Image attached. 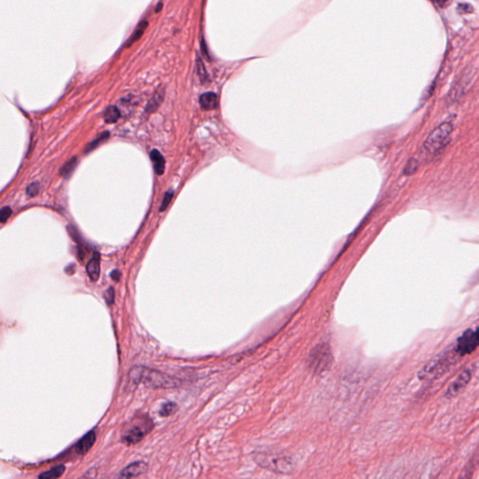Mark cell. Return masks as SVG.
<instances>
[{
    "mask_svg": "<svg viewBox=\"0 0 479 479\" xmlns=\"http://www.w3.org/2000/svg\"><path fill=\"white\" fill-rule=\"evenodd\" d=\"M96 438V437L95 432H88L87 435L79 441L78 444L76 445L77 453L81 455L87 454V452L94 446Z\"/></svg>",
    "mask_w": 479,
    "mask_h": 479,
    "instance_id": "10",
    "label": "cell"
},
{
    "mask_svg": "<svg viewBox=\"0 0 479 479\" xmlns=\"http://www.w3.org/2000/svg\"><path fill=\"white\" fill-rule=\"evenodd\" d=\"M74 272H75V268H74L73 265H71V266L66 268V273H67V274H69V275H73V274H74Z\"/></svg>",
    "mask_w": 479,
    "mask_h": 479,
    "instance_id": "29",
    "label": "cell"
},
{
    "mask_svg": "<svg viewBox=\"0 0 479 479\" xmlns=\"http://www.w3.org/2000/svg\"><path fill=\"white\" fill-rule=\"evenodd\" d=\"M147 427L148 426L145 425H135L124 435L123 442L127 446L139 443L145 436V434L149 432V429H147Z\"/></svg>",
    "mask_w": 479,
    "mask_h": 479,
    "instance_id": "7",
    "label": "cell"
},
{
    "mask_svg": "<svg viewBox=\"0 0 479 479\" xmlns=\"http://www.w3.org/2000/svg\"><path fill=\"white\" fill-rule=\"evenodd\" d=\"M76 165H77V157H72L71 160H69L67 163L64 164L63 167L60 169L59 173L65 178H69L71 173L74 172Z\"/></svg>",
    "mask_w": 479,
    "mask_h": 479,
    "instance_id": "15",
    "label": "cell"
},
{
    "mask_svg": "<svg viewBox=\"0 0 479 479\" xmlns=\"http://www.w3.org/2000/svg\"><path fill=\"white\" fill-rule=\"evenodd\" d=\"M146 26H147V22H142L141 24L137 26V28H136V30L134 32L133 35L131 36V38L129 39V43H128L129 45H130L131 43H133L134 41L138 40V39L142 37L143 32H144L145 28H146ZM129 45H128V46H129Z\"/></svg>",
    "mask_w": 479,
    "mask_h": 479,
    "instance_id": "18",
    "label": "cell"
},
{
    "mask_svg": "<svg viewBox=\"0 0 479 479\" xmlns=\"http://www.w3.org/2000/svg\"><path fill=\"white\" fill-rule=\"evenodd\" d=\"M108 137H109V132H107V131H105V132L100 134V135L98 136V138H96L95 141H93L90 144L87 145L86 153H88L89 151H92V150L95 149L96 147H97V145H98L99 143L104 142V141H106V140L108 139Z\"/></svg>",
    "mask_w": 479,
    "mask_h": 479,
    "instance_id": "19",
    "label": "cell"
},
{
    "mask_svg": "<svg viewBox=\"0 0 479 479\" xmlns=\"http://www.w3.org/2000/svg\"><path fill=\"white\" fill-rule=\"evenodd\" d=\"M39 183H32V184H30V185L27 187L26 193H27L28 196H35L39 193Z\"/></svg>",
    "mask_w": 479,
    "mask_h": 479,
    "instance_id": "23",
    "label": "cell"
},
{
    "mask_svg": "<svg viewBox=\"0 0 479 479\" xmlns=\"http://www.w3.org/2000/svg\"><path fill=\"white\" fill-rule=\"evenodd\" d=\"M255 461L259 466L277 474H289L293 470V464L287 457L275 454H259Z\"/></svg>",
    "mask_w": 479,
    "mask_h": 479,
    "instance_id": "4",
    "label": "cell"
},
{
    "mask_svg": "<svg viewBox=\"0 0 479 479\" xmlns=\"http://www.w3.org/2000/svg\"><path fill=\"white\" fill-rule=\"evenodd\" d=\"M472 374L470 371H464L459 377H457L455 381L448 386L447 396L449 397H455L459 393L462 392L465 388V386L468 385V383L471 380Z\"/></svg>",
    "mask_w": 479,
    "mask_h": 479,
    "instance_id": "6",
    "label": "cell"
},
{
    "mask_svg": "<svg viewBox=\"0 0 479 479\" xmlns=\"http://www.w3.org/2000/svg\"><path fill=\"white\" fill-rule=\"evenodd\" d=\"M128 381L136 385L142 383L146 386L154 388H171L179 384V381L175 377L144 367H135L131 370Z\"/></svg>",
    "mask_w": 479,
    "mask_h": 479,
    "instance_id": "1",
    "label": "cell"
},
{
    "mask_svg": "<svg viewBox=\"0 0 479 479\" xmlns=\"http://www.w3.org/2000/svg\"><path fill=\"white\" fill-rule=\"evenodd\" d=\"M104 298L108 304H112L114 301V289L112 287H109L104 294Z\"/></svg>",
    "mask_w": 479,
    "mask_h": 479,
    "instance_id": "24",
    "label": "cell"
},
{
    "mask_svg": "<svg viewBox=\"0 0 479 479\" xmlns=\"http://www.w3.org/2000/svg\"><path fill=\"white\" fill-rule=\"evenodd\" d=\"M120 115V110H118L115 106H110L104 112V120L107 124H112L117 122Z\"/></svg>",
    "mask_w": 479,
    "mask_h": 479,
    "instance_id": "14",
    "label": "cell"
},
{
    "mask_svg": "<svg viewBox=\"0 0 479 479\" xmlns=\"http://www.w3.org/2000/svg\"><path fill=\"white\" fill-rule=\"evenodd\" d=\"M452 132L453 125L449 121L444 122L436 126L423 142V149L426 154L431 156L438 154L450 142Z\"/></svg>",
    "mask_w": 479,
    "mask_h": 479,
    "instance_id": "2",
    "label": "cell"
},
{
    "mask_svg": "<svg viewBox=\"0 0 479 479\" xmlns=\"http://www.w3.org/2000/svg\"><path fill=\"white\" fill-rule=\"evenodd\" d=\"M479 346V327L476 330L468 329L458 339L456 353L460 356H466L473 353Z\"/></svg>",
    "mask_w": 479,
    "mask_h": 479,
    "instance_id": "5",
    "label": "cell"
},
{
    "mask_svg": "<svg viewBox=\"0 0 479 479\" xmlns=\"http://www.w3.org/2000/svg\"><path fill=\"white\" fill-rule=\"evenodd\" d=\"M440 8H447L448 5L451 4L452 0H433Z\"/></svg>",
    "mask_w": 479,
    "mask_h": 479,
    "instance_id": "27",
    "label": "cell"
},
{
    "mask_svg": "<svg viewBox=\"0 0 479 479\" xmlns=\"http://www.w3.org/2000/svg\"><path fill=\"white\" fill-rule=\"evenodd\" d=\"M11 212H11V209L8 206L3 207L0 211V221L2 223H5L9 218V216L11 215Z\"/></svg>",
    "mask_w": 479,
    "mask_h": 479,
    "instance_id": "22",
    "label": "cell"
},
{
    "mask_svg": "<svg viewBox=\"0 0 479 479\" xmlns=\"http://www.w3.org/2000/svg\"><path fill=\"white\" fill-rule=\"evenodd\" d=\"M173 196V190H169L167 193H166L165 196L163 198V201H162V204H161V208H160V212H163L164 210L167 209L168 205L170 204L172 198Z\"/></svg>",
    "mask_w": 479,
    "mask_h": 479,
    "instance_id": "21",
    "label": "cell"
},
{
    "mask_svg": "<svg viewBox=\"0 0 479 479\" xmlns=\"http://www.w3.org/2000/svg\"><path fill=\"white\" fill-rule=\"evenodd\" d=\"M199 104H200L201 109H203V110H214L217 107V104H218L217 96L212 92H208V93L201 95L200 97H199Z\"/></svg>",
    "mask_w": 479,
    "mask_h": 479,
    "instance_id": "11",
    "label": "cell"
},
{
    "mask_svg": "<svg viewBox=\"0 0 479 479\" xmlns=\"http://www.w3.org/2000/svg\"><path fill=\"white\" fill-rule=\"evenodd\" d=\"M196 66H197V72H198L199 77L201 79V81H204L205 78L207 77V75H206V71H205L204 65L200 61L199 58H197Z\"/></svg>",
    "mask_w": 479,
    "mask_h": 479,
    "instance_id": "25",
    "label": "cell"
},
{
    "mask_svg": "<svg viewBox=\"0 0 479 479\" xmlns=\"http://www.w3.org/2000/svg\"><path fill=\"white\" fill-rule=\"evenodd\" d=\"M177 410V405L174 402H167L161 406L159 414L162 416H170L174 414Z\"/></svg>",
    "mask_w": 479,
    "mask_h": 479,
    "instance_id": "17",
    "label": "cell"
},
{
    "mask_svg": "<svg viewBox=\"0 0 479 479\" xmlns=\"http://www.w3.org/2000/svg\"><path fill=\"white\" fill-rule=\"evenodd\" d=\"M87 272L92 281H97L100 275V259L98 253H95L93 258L87 263Z\"/></svg>",
    "mask_w": 479,
    "mask_h": 479,
    "instance_id": "9",
    "label": "cell"
},
{
    "mask_svg": "<svg viewBox=\"0 0 479 479\" xmlns=\"http://www.w3.org/2000/svg\"><path fill=\"white\" fill-rule=\"evenodd\" d=\"M110 276H111V278H112L114 281L117 282V281H119V279H120L121 273H120L118 270H114V271L110 274Z\"/></svg>",
    "mask_w": 479,
    "mask_h": 479,
    "instance_id": "28",
    "label": "cell"
},
{
    "mask_svg": "<svg viewBox=\"0 0 479 479\" xmlns=\"http://www.w3.org/2000/svg\"><path fill=\"white\" fill-rule=\"evenodd\" d=\"M150 157L152 159V162H153V166H154V169H155V172L158 175H162L164 173V171H165V159L163 156L160 154L159 151L157 150H153L150 154Z\"/></svg>",
    "mask_w": 479,
    "mask_h": 479,
    "instance_id": "12",
    "label": "cell"
},
{
    "mask_svg": "<svg viewBox=\"0 0 479 479\" xmlns=\"http://www.w3.org/2000/svg\"><path fill=\"white\" fill-rule=\"evenodd\" d=\"M65 466L60 464V465H57L55 466L54 468L50 469L49 471L44 472L42 474H40L39 476V479H59L60 477H62V475L65 472Z\"/></svg>",
    "mask_w": 479,
    "mask_h": 479,
    "instance_id": "13",
    "label": "cell"
},
{
    "mask_svg": "<svg viewBox=\"0 0 479 479\" xmlns=\"http://www.w3.org/2000/svg\"><path fill=\"white\" fill-rule=\"evenodd\" d=\"M147 471V464L142 462H136L124 468L120 473V478L122 479H132L137 478Z\"/></svg>",
    "mask_w": 479,
    "mask_h": 479,
    "instance_id": "8",
    "label": "cell"
},
{
    "mask_svg": "<svg viewBox=\"0 0 479 479\" xmlns=\"http://www.w3.org/2000/svg\"><path fill=\"white\" fill-rule=\"evenodd\" d=\"M417 168H418V162H417V160L415 159V158H411V159H409L407 164H406L405 168H404V174H405L406 176L413 175V174L417 171Z\"/></svg>",
    "mask_w": 479,
    "mask_h": 479,
    "instance_id": "20",
    "label": "cell"
},
{
    "mask_svg": "<svg viewBox=\"0 0 479 479\" xmlns=\"http://www.w3.org/2000/svg\"><path fill=\"white\" fill-rule=\"evenodd\" d=\"M163 96H164L163 92H160V93L158 92V93L155 95V96L152 97V99L148 102V104H147L146 110H147L148 112H153V111L157 110V108L159 107V105L161 104L162 100H163Z\"/></svg>",
    "mask_w": 479,
    "mask_h": 479,
    "instance_id": "16",
    "label": "cell"
},
{
    "mask_svg": "<svg viewBox=\"0 0 479 479\" xmlns=\"http://www.w3.org/2000/svg\"><path fill=\"white\" fill-rule=\"evenodd\" d=\"M459 12L460 13H471L474 11V8L472 7L471 5L469 4H460L459 5Z\"/></svg>",
    "mask_w": 479,
    "mask_h": 479,
    "instance_id": "26",
    "label": "cell"
},
{
    "mask_svg": "<svg viewBox=\"0 0 479 479\" xmlns=\"http://www.w3.org/2000/svg\"><path fill=\"white\" fill-rule=\"evenodd\" d=\"M333 357L327 344L314 346L308 357V366L315 374H321L330 368Z\"/></svg>",
    "mask_w": 479,
    "mask_h": 479,
    "instance_id": "3",
    "label": "cell"
}]
</instances>
